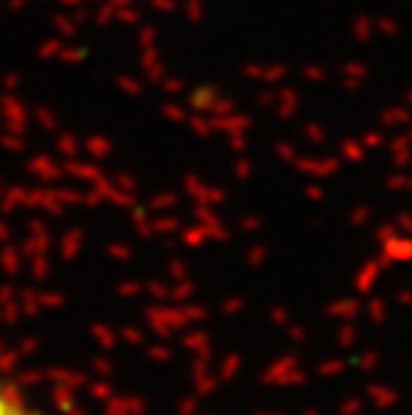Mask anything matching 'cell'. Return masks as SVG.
Wrapping results in <instances>:
<instances>
[{
	"label": "cell",
	"instance_id": "obj_1",
	"mask_svg": "<svg viewBox=\"0 0 412 415\" xmlns=\"http://www.w3.org/2000/svg\"><path fill=\"white\" fill-rule=\"evenodd\" d=\"M0 415H38V413L32 407H27V402L17 391L8 389L6 383H0Z\"/></svg>",
	"mask_w": 412,
	"mask_h": 415
}]
</instances>
